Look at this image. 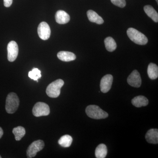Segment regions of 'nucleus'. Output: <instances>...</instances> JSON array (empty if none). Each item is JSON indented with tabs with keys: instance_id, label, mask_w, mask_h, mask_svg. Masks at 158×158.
<instances>
[{
	"instance_id": "1",
	"label": "nucleus",
	"mask_w": 158,
	"mask_h": 158,
	"mask_svg": "<svg viewBox=\"0 0 158 158\" xmlns=\"http://www.w3.org/2000/svg\"><path fill=\"white\" fill-rule=\"evenodd\" d=\"M127 34L130 40L136 44L145 45L148 42L147 37L135 29L130 28L127 30Z\"/></svg>"
},
{
	"instance_id": "2",
	"label": "nucleus",
	"mask_w": 158,
	"mask_h": 158,
	"mask_svg": "<svg viewBox=\"0 0 158 158\" xmlns=\"http://www.w3.org/2000/svg\"><path fill=\"white\" fill-rule=\"evenodd\" d=\"M19 100L16 94L11 92L7 97L6 110L7 113L13 114L16 112L19 106Z\"/></svg>"
},
{
	"instance_id": "3",
	"label": "nucleus",
	"mask_w": 158,
	"mask_h": 158,
	"mask_svg": "<svg viewBox=\"0 0 158 158\" xmlns=\"http://www.w3.org/2000/svg\"><path fill=\"white\" fill-rule=\"evenodd\" d=\"M88 117L93 119H103L108 117V114L96 105H90L86 109Z\"/></svg>"
},
{
	"instance_id": "4",
	"label": "nucleus",
	"mask_w": 158,
	"mask_h": 158,
	"mask_svg": "<svg viewBox=\"0 0 158 158\" xmlns=\"http://www.w3.org/2000/svg\"><path fill=\"white\" fill-rule=\"evenodd\" d=\"M64 84V82L61 79H58L52 82L47 88L46 92L49 97L56 98L58 97L61 92V89Z\"/></svg>"
},
{
	"instance_id": "5",
	"label": "nucleus",
	"mask_w": 158,
	"mask_h": 158,
	"mask_svg": "<svg viewBox=\"0 0 158 158\" xmlns=\"http://www.w3.org/2000/svg\"><path fill=\"white\" fill-rule=\"evenodd\" d=\"M32 113L36 117L48 116L50 113L49 107L45 103L38 102L34 105Z\"/></svg>"
},
{
	"instance_id": "6",
	"label": "nucleus",
	"mask_w": 158,
	"mask_h": 158,
	"mask_svg": "<svg viewBox=\"0 0 158 158\" xmlns=\"http://www.w3.org/2000/svg\"><path fill=\"white\" fill-rule=\"evenodd\" d=\"M44 147V142L42 140L34 141L28 148L27 151V156L29 158L34 157L37 153L42 150Z\"/></svg>"
},
{
	"instance_id": "7",
	"label": "nucleus",
	"mask_w": 158,
	"mask_h": 158,
	"mask_svg": "<svg viewBox=\"0 0 158 158\" xmlns=\"http://www.w3.org/2000/svg\"><path fill=\"white\" fill-rule=\"evenodd\" d=\"M8 59L10 62L15 61L18 55L19 48L17 44L15 41H11L7 46Z\"/></svg>"
},
{
	"instance_id": "8",
	"label": "nucleus",
	"mask_w": 158,
	"mask_h": 158,
	"mask_svg": "<svg viewBox=\"0 0 158 158\" xmlns=\"http://www.w3.org/2000/svg\"><path fill=\"white\" fill-rule=\"evenodd\" d=\"M37 32L40 38L43 40H47L50 37V27L45 22H42L40 24L37 28Z\"/></svg>"
},
{
	"instance_id": "9",
	"label": "nucleus",
	"mask_w": 158,
	"mask_h": 158,
	"mask_svg": "<svg viewBox=\"0 0 158 158\" xmlns=\"http://www.w3.org/2000/svg\"><path fill=\"white\" fill-rule=\"evenodd\" d=\"M127 83L132 87L139 88L141 84V79L140 73L137 70L133 71L127 78Z\"/></svg>"
},
{
	"instance_id": "10",
	"label": "nucleus",
	"mask_w": 158,
	"mask_h": 158,
	"mask_svg": "<svg viewBox=\"0 0 158 158\" xmlns=\"http://www.w3.org/2000/svg\"><path fill=\"white\" fill-rule=\"evenodd\" d=\"M113 76L107 74L103 77L100 82V90L102 93H106L111 89L113 82Z\"/></svg>"
},
{
	"instance_id": "11",
	"label": "nucleus",
	"mask_w": 158,
	"mask_h": 158,
	"mask_svg": "<svg viewBox=\"0 0 158 158\" xmlns=\"http://www.w3.org/2000/svg\"><path fill=\"white\" fill-rule=\"evenodd\" d=\"M55 18L58 23L65 24L69 21L70 18L69 15L65 11L62 10H59L56 13Z\"/></svg>"
},
{
	"instance_id": "12",
	"label": "nucleus",
	"mask_w": 158,
	"mask_h": 158,
	"mask_svg": "<svg viewBox=\"0 0 158 158\" xmlns=\"http://www.w3.org/2000/svg\"><path fill=\"white\" fill-rule=\"evenodd\" d=\"M146 141L151 144H157L158 143V130L151 129L146 133L145 135Z\"/></svg>"
},
{
	"instance_id": "13",
	"label": "nucleus",
	"mask_w": 158,
	"mask_h": 158,
	"mask_svg": "<svg viewBox=\"0 0 158 158\" xmlns=\"http://www.w3.org/2000/svg\"><path fill=\"white\" fill-rule=\"evenodd\" d=\"M57 57L63 62H70L76 59V56L71 52L61 51L57 54Z\"/></svg>"
},
{
	"instance_id": "14",
	"label": "nucleus",
	"mask_w": 158,
	"mask_h": 158,
	"mask_svg": "<svg viewBox=\"0 0 158 158\" xmlns=\"http://www.w3.org/2000/svg\"><path fill=\"white\" fill-rule=\"evenodd\" d=\"M87 14L88 19L91 22L96 23L99 25L103 23L104 20L95 11L89 10L87 11Z\"/></svg>"
},
{
	"instance_id": "15",
	"label": "nucleus",
	"mask_w": 158,
	"mask_h": 158,
	"mask_svg": "<svg viewBox=\"0 0 158 158\" xmlns=\"http://www.w3.org/2000/svg\"><path fill=\"white\" fill-rule=\"evenodd\" d=\"M132 104L136 107L146 106L148 104V99L143 96L135 97L132 100Z\"/></svg>"
},
{
	"instance_id": "16",
	"label": "nucleus",
	"mask_w": 158,
	"mask_h": 158,
	"mask_svg": "<svg viewBox=\"0 0 158 158\" xmlns=\"http://www.w3.org/2000/svg\"><path fill=\"white\" fill-rule=\"evenodd\" d=\"M144 12L148 16L152 19L156 23L158 22V14L152 6L147 5L144 7Z\"/></svg>"
},
{
	"instance_id": "17",
	"label": "nucleus",
	"mask_w": 158,
	"mask_h": 158,
	"mask_svg": "<svg viewBox=\"0 0 158 158\" xmlns=\"http://www.w3.org/2000/svg\"><path fill=\"white\" fill-rule=\"evenodd\" d=\"M148 77L152 80H155L158 77V67L154 63H151L148 65L147 69Z\"/></svg>"
},
{
	"instance_id": "18",
	"label": "nucleus",
	"mask_w": 158,
	"mask_h": 158,
	"mask_svg": "<svg viewBox=\"0 0 158 158\" xmlns=\"http://www.w3.org/2000/svg\"><path fill=\"white\" fill-rule=\"evenodd\" d=\"M107 148L105 144H100L95 149V157L97 158H105L107 154Z\"/></svg>"
},
{
	"instance_id": "19",
	"label": "nucleus",
	"mask_w": 158,
	"mask_h": 158,
	"mask_svg": "<svg viewBox=\"0 0 158 158\" xmlns=\"http://www.w3.org/2000/svg\"><path fill=\"white\" fill-rule=\"evenodd\" d=\"M104 43L106 48L109 52H113L117 48L116 41L112 37H109L106 38L105 39Z\"/></svg>"
},
{
	"instance_id": "20",
	"label": "nucleus",
	"mask_w": 158,
	"mask_h": 158,
	"mask_svg": "<svg viewBox=\"0 0 158 158\" xmlns=\"http://www.w3.org/2000/svg\"><path fill=\"white\" fill-rule=\"evenodd\" d=\"M73 141V138L69 135H65L59 139L58 143L62 147L68 148L70 147Z\"/></svg>"
},
{
	"instance_id": "21",
	"label": "nucleus",
	"mask_w": 158,
	"mask_h": 158,
	"mask_svg": "<svg viewBox=\"0 0 158 158\" xmlns=\"http://www.w3.org/2000/svg\"><path fill=\"white\" fill-rule=\"evenodd\" d=\"M12 133L14 135L15 140L19 141L25 135L26 131L23 127L19 126L13 129Z\"/></svg>"
},
{
	"instance_id": "22",
	"label": "nucleus",
	"mask_w": 158,
	"mask_h": 158,
	"mask_svg": "<svg viewBox=\"0 0 158 158\" xmlns=\"http://www.w3.org/2000/svg\"><path fill=\"white\" fill-rule=\"evenodd\" d=\"M28 76L30 78L38 82V79L41 77V71L37 68H34L29 72Z\"/></svg>"
},
{
	"instance_id": "23",
	"label": "nucleus",
	"mask_w": 158,
	"mask_h": 158,
	"mask_svg": "<svg viewBox=\"0 0 158 158\" xmlns=\"http://www.w3.org/2000/svg\"><path fill=\"white\" fill-rule=\"evenodd\" d=\"M111 2L113 5L120 8H124L126 6L125 0H111Z\"/></svg>"
},
{
	"instance_id": "24",
	"label": "nucleus",
	"mask_w": 158,
	"mask_h": 158,
	"mask_svg": "<svg viewBox=\"0 0 158 158\" xmlns=\"http://www.w3.org/2000/svg\"><path fill=\"white\" fill-rule=\"evenodd\" d=\"M13 0H4V6L6 7H9L11 6Z\"/></svg>"
},
{
	"instance_id": "25",
	"label": "nucleus",
	"mask_w": 158,
	"mask_h": 158,
	"mask_svg": "<svg viewBox=\"0 0 158 158\" xmlns=\"http://www.w3.org/2000/svg\"><path fill=\"white\" fill-rule=\"evenodd\" d=\"M3 133H4V132H3L2 129L0 127V139H1V138H2V137Z\"/></svg>"
},
{
	"instance_id": "26",
	"label": "nucleus",
	"mask_w": 158,
	"mask_h": 158,
	"mask_svg": "<svg viewBox=\"0 0 158 158\" xmlns=\"http://www.w3.org/2000/svg\"><path fill=\"white\" fill-rule=\"evenodd\" d=\"M156 2H157V3H158V0H156Z\"/></svg>"
},
{
	"instance_id": "27",
	"label": "nucleus",
	"mask_w": 158,
	"mask_h": 158,
	"mask_svg": "<svg viewBox=\"0 0 158 158\" xmlns=\"http://www.w3.org/2000/svg\"><path fill=\"white\" fill-rule=\"evenodd\" d=\"M2 158V157H1V156H0V158Z\"/></svg>"
}]
</instances>
